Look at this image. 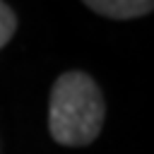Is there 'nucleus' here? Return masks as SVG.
I'll return each mask as SVG.
<instances>
[{
  "mask_svg": "<svg viewBox=\"0 0 154 154\" xmlns=\"http://www.w3.org/2000/svg\"><path fill=\"white\" fill-rule=\"evenodd\" d=\"M106 120V101L91 75L82 70L63 72L48 99V132L63 147L91 144Z\"/></svg>",
  "mask_w": 154,
  "mask_h": 154,
  "instance_id": "obj_1",
  "label": "nucleus"
},
{
  "mask_svg": "<svg viewBox=\"0 0 154 154\" xmlns=\"http://www.w3.org/2000/svg\"><path fill=\"white\" fill-rule=\"evenodd\" d=\"M14 31H17V14L5 0H0V48L10 43Z\"/></svg>",
  "mask_w": 154,
  "mask_h": 154,
  "instance_id": "obj_3",
  "label": "nucleus"
},
{
  "mask_svg": "<svg viewBox=\"0 0 154 154\" xmlns=\"http://www.w3.org/2000/svg\"><path fill=\"white\" fill-rule=\"evenodd\" d=\"M91 12L108 19H137L152 12L154 0H82Z\"/></svg>",
  "mask_w": 154,
  "mask_h": 154,
  "instance_id": "obj_2",
  "label": "nucleus"
}]
</instances>
